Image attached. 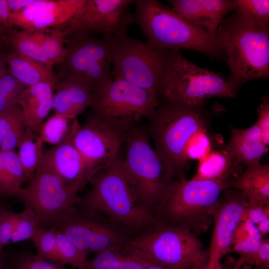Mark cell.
<instances>
[{"label": "cell", "mask_w": 269, "mask_h": 269, "mask_svg": "<svg viewBox=\"0 0 269 269\" xmlns=\"http://www.w3.org/2000/svg\"><path fill=\"white\" fill-rule=\"evenodd\" d=\"M223 20L217 35L227 57L228 81L237 92L245 82L269 75V31L236 8Z\"/></svg>", "instance_id": "6da1fadb"}, {"label": "cell", "mask_w": 269, "mask_h": 269, "mask_svg": "<svg viewBox=\"0 0 269 269\" xmlns=\"http://www.w3.org/2000/svg\"><path fill=\"white\" fill-rule=\"evenodd\" d=\"M120 157L93 176L89 182L91 188L78 204L109 218L135 237L160 220L155 211L137 199L121 170Z\"/></svg>", "instance_id": "7a4b0ae2"}, {"label": "cell", "mask_w": 269, "mask_h": 269, "mask_svg": "<svg viewBox=\"0 0 269 269\" xmlns=\"http://www.w3.org/2000/svg\"><path fill=\"white\" fill-rule=\"evenodd\" d=\"M134 3V19L151 46L164 50L191 49L212 57L223 52L217 34L190 23L158 0Z\"/></svg>", "instance_id": "3957f363"}, {"label": "cell", "mask_w": 269, "mask_h": 269, "mask_svg": "<svg viewBox=\"0 0 269 269\" xmlns=\"http://www.w3.org/2000/svg\"><path fill=\"white\" fill-rule=\"evenodd\" d=\"M230 179L173 180L155 207L160 220L182 227L195 235L206 232L213 223V212Z\"/></svg>", "instance_id": "277c9868"}, {"label": "cell", "mask_w": 269, "mask_h": 269, "mask_svg": "<svg viewBox=\"0 0 269 269\" xmlns=\"http://www.w3.org/2000/svg\"><path fill=\"white\" fill-rule=\"evenodd\" d=\"M124 142L125 154L119 161L121 170L139 201L155 212L173 181V172L141 129L133 128L126 134Z\"/></svg>", "instance_id": "5b68a950"}, {"label": "cell", "mask_w": 269, "mask_h": 269, "mask_svg": "<svg viewBox=\"0 0 269 269\" xmlns=\"http://www.w3.org/2000/svg\"><path fill=\"white\" fill-rule=\"evenodd\" d=\"M149 134L155 150L169 165L174 176L183 178L188 166L186 144L197 131L205 128L199 107L167 103L159 106L148 118Z\"/></svg>", "instance_id": "8992f818"}, {"label": "cell", "mask_w": 269, "mask_h": 269, "mask_svg": "<svg viewBox=\"0 0 269 269\" xmlns=\"http://www.w3.org/2000/svg\"><path fill=\"white\" fill-rule=\"evenodd\" d=\"M159 106L157 94L113 79L92 90L89 115L126 135Z\"/></svg>", "instance_id": "52a82bcc"}, {"label": "cell", "mask_w": 269, "mask_h": 269, "mask_svg": "<svg viewBox=\"0 0 269 269\" xmlns=\"http://www.w3.org/2000/svg\"><path fill=\"white\" fill-rule=\"evenodd\" d=\"M236 93L228 79L195 65L178 51L165 70L158 95L167 103L199 107L208 98Z\"/></svg>", "instance_id": "ba28073f"}, {"label": "cell", "mask_w": 269, "mask_h": 269, "mask_svg": "<svg viewBox=\"0 0 269 269\" xmlns=\"http://www.w3.org/2000/svg\"><path fill=\"white\" fill-rule=\"evenodd\" d=\"M111 41L113 80H124L158 95L165 70L179 50L158 49L127 34L112 36Z\"/></svg>", "instance_id": "9c48e42d"}, {"label": "cell", "mask_w": 269, "mask_h": 269, "mask_svg": "<svg viewBox=\"0 0 269 269\" xmlns=\"http://www.w3.org/2000/svg\"><path fill=\"white\" fill-rule=\"evenodd\" d=\"M65 32V54L55 65L59 81L78 80L93 90L113 79L112 36L97 38L80 31Z\"/></svg>", "instance_id": "30bf717a"}, {"label": "cell", "mask_w": 269, "mask_h": 269, "mask_svg": "<svg viewBox=\"0 0 269 269\" xmlns=\"http://www.w3.org/2000/svg\"><path fill=\"white\" fill-rule=\"evenodd\" d=\"M50 228L62 232L88 256L126 249L134 237L109 218L79 204L58 216Z\"/></svg>", "instance_id": "8fae6325"}, {"label": "cell", "mask_w": 269, "mask_h": 269, "mask_svg": "<svg viewBox=\"0 0 269 269\" xmlns=\"http://www.w3.org/2000/svg\"><path fill=\"white\" fill-rule=\"evenodd\" d=\"M129 247L140 251L154 265L168 266L209 257L196 235L179 226L158 222L133 237Z\"/></svg>", "instance_id": "7c38bea8"}, {"label": "cell", "mask_w": 269, "mask_h": 269, "mask_svg": "<svg viewBox=\"0 0 269 269\" xmlns=\"http://www.w3.org/2000/svg\"><path fill=\"white\" fill-rule=\"evenodd\" d=\"M79 192L41 160L18 198L35 215L40 227L47 229L58 216L80 203Z\"/></svg>", "instance_id": "4fadbf2b"}, {"label": "cell", "mask_w": 269, "mask_h": 269, "mask_svg": "<svg viewBox=\"0 0 269 269\" xmlns=\"http://www.w3.org/2000/svg\"><path fill=\"white\" fill-rule=\"evenodd\" d=\"M134 0H85L84 3L66 23L58 28L65 31H77L103 36L127 34L134 20L129 10Z\"/></svg>", "instance_id": "5bb4252c"}, {"label": "cell", "mask_w": 269, "mask_h": 269, "mask_svg": "<svg viewBox=\"0 0 269 269\" xmlns=\"http://www.w3.org/2000/svg\"><path fill=\"white\" fill-rule=\"evenodd\" d=\"M125 135L88 115L71 139L87 161L99 172L110 166L120 156Z\"/></svg>", "instance_id": "9a60e30c"}, {"label": "cell", "mask_w": 269, "mask_h": 269, "mask_svg": "<svg viewBox=\"0 0 269 269\" xmlns=\"http://www.w3.org/2000/svg\"><path fill=\"white\" fill-rule=\"evenodd\" d=\"M223 192L213 212L214 228L207 262L211 266L221 264L222 258L231 253L233 235L248 205L247 199L239 191L227 188Z\"/></svg>", "instance_id": "2e32d148"}, {"label": "cell", "mask_w": 269, "mask_h": 269, "mask_svg": "<svg viewBox=\"0 0 269 269\" xmlns=\"http://www.w3.org/2000/svg\"><path fill=\"white\" fill-rule=\"evenodd\" d=\"M71 138L43 151L41 160L66 184L80 191L98 171L82 155Z\"/></svg>", "instance_id": "e0dca14e"}, {"label": "cell", "mask_w": 269, "mask_h": 269, "mask_svg": "<svg viewBox=\"0 0 269 269\" xmlns=\"http://www.w3.org/2000/svg\"><path fill=\"white\" fill-rule=\"evenodd\" d=\"M171 8L190 23L216 34L224 16L236 9L234 0H171Z\"/></svg>", "instance_id": "ac0fdd59"}, {"label": "cell", "mask_w": 269, "mask_h": 269, "mask_svg": "<svg viewBox=\"0 0 269 269\" xmlns=\"http://www.w3.org/2000/svg\"><path fill=\"white\" fill-rule=\"evenodd\" d=\"M85 0H38L29 7L28 30L59 27L76 13Z\"/></svg>", "instance_id": "d6986e66"}, {"label": "cell", "mask_w": 269, "mask_h": 269, "mask_svg": "<svg viewBox=\"0 0 269 269\" xmlns=\"http://www.w3.org/2000/svg\"><path fill=\"white\" fill-rule=\"evenodd\" d=\"M56 88L45 82L30 86L17 101L22 109L27 128L37 135H39L44 119L53 109Z\"/></svg>", "instance_id": "ffe728a7"}, {"label": "cell", "mask_w": 269, "mask_h": 269, "mask_svg": "<svg viewBox=\"0 0 269 269\" xmlns=\"http://www.w3.org/2000/svg\"><path fill=\"white\" fill-rule=\"evenodd\" d=\"M231 137L224 148L240 163L247 167L258 164L269 146L263 142L261 130L256 123L245 129L230 126Z\"/></svg>", "instance_id": "44dd1931"}, {"label": "cell", "mask_w": 269, "mask_h": 269, "mask_svg": "<svg viewBox=\"0 0 269 269\" xmlns=\"http://www.w3.org/2000/svg\"><path fill=\"white\" fill-rule=\"evenodd\" d=\"M228 188L240 192L249 206L269 205V164L247 167L243 173L230 179Z\"/></svg>", "instance_id": "7402d4cb"}, {"label": "cell", "mask_w": 269, "mask_h": 269, "mask_svg": "<svg viewBox=\"0 0 269 269\" xmlns=\"http://www.w3.org/2000/svg\"><path fill=\"white\" fill-rule=\"evenodd\" d=\"M92 89L75 80H59L53 101L55 113L76 119L92 102Z\"/></svg>", "instance_id": "603a6c76"}, {"label": "cell", "mask_w": 269, "mask_h": 269, "mask_svg": "<svg viewBox=\"0 0 269 269\" xmlns=\"http://www.w3.org/2000/svg\"><path fill=\"white\" fill-rule=\"evenodd\" d=\"M6 63L9 73L27 87L45 82L56 87L59 82L53 68L9 49L6 53Z\"/></svg>", "instance_id": "cb8c5ba5"}, {"label": "cell", "mask_w": 269, "mask_h": 269, "mask_svg": "<svg viewBox=\"0 0 269 269\" xmlns=\"http://www.w3.org/2000/svg\"><path fill=\"white\" fill-rule=\"evenodd\" d=\"M154 265L140 251L128 247L121 250H107L87 260L83 269H142Z\"/></svg>", "instance_id": "d4e9b609"}, {"label": "cell", "mask_w": 269, "mask_h": 269, "mask_svg": "<svg viewBox=\"0 0 269 269\" xmlns=\"http://www.w3.org/2000/svg\"><path fill=\"white\" fill-rule=\"evenodd\" d=\"M240 164L225 148L212 150L199 160L197 171L191 179L211 180L231 179L236 175L235 173Z\"/></svg>", "instance_id": "484cf974"}, {"label": "cell", "mask_w": 269, "mask_h": 269, "mask_svg": "<svg viewBox=\"0 0 269 269\" xmlns=\"http://www.w3.org/2000/svg\"><path fill=\"white\" fill-rule=\"evenodd\" d=\"M25 180L17 152L0 150V198H18Z\"/></svg>", "instance_id": "4316f807"}, {"label": "cell", "mask_w": 269, "mask_h": 269, "mask_svg": "<svg viewBox=\"0 0 269 269\" xmlns=\"http://www.w3.org/2000/svg\"><path fill=\"white\" fill-rule=\"evenodd\" d=\"M8 48L21 55L53 68L45 55L36 31L10 28L4 36Z\"/></svg>", "instance_id": "83f0119b"}, {"label": "cell", "mask_w": 269, "mask_h": 269, "mask_svg": "<svg viewBox=\"0 0 269 269\" xmlns=\"http://www.w3.org/2000/svg\"><path fill=\"white\" fill-rule=\"evenodd\" d=\"M27 127L20 106L16 104L0 114V150L18 147Z\"/></svg>", "instance_id": "f1b7e54d"}, {"label": "cell", "mask_w": 269, "mask_h": 269, "mask_svg": "<svg viewBox=\"0 0 269 269\" xmlns=\"http://www.w3.org/2000/svg\"><path fill=\"white\" fill-rule=\"evenodd\" d=\"M263 239L255 225L249 220L242 221L233 235L231 252L238 254L244 263L254 265Z\"/></svg>", "instance_id": "f546056e"}, {"label": "cell", "mask_w": 269, "mask_h": 269, "mask_svg": "<svg viewBox=\"0 0 269 269\" xmlns=\"http://www.w3.org/2000/svg\"><path fill=\"white\" fill-rule=\"evenodd\" d=\"M43 141L28 128L18 144L17 152L26 179L32 177L42 158Z\"/></svg>", "instance_id": "4dcf8cb0"}, {"label": "cell", "mask_w": 269, "mask_h": 269, "mask_svg": "<svg viewBox=\"0 0 269 269\" xmlns=\"http://www.w3.org/2000/svg\"><path fill=\"white\" fill-rule=\"evenodd\" d=\"M79 125L77 118L55 113L43 123L38 135L43 142L55 145L72 137Z\"/></svg>", "instance_id": "1f68e13d"}, {"label": "cell", "mask_w": 269, "mask_h": 269, "mask_svg": "<svg viewBox=\"0 0 269 269\" xmlns=\"http://www.w3.org/2000/svg\"><path fill=\"white\" fill-rule=\"evenodd\" d=\"M35 31L43 51L53 67L62 60L65 54L66 33L56 28Z\"/></svg>", "instance_id": "d6a6232c"}, {"label": "cell", "mask_w": 269, "mask_h": 269, "mask_svg": "<svg viewBox=\"0 0 269 269\" xmlns=\"http://www.w3.org/2000/svg\"><path fill=\"white\" fill-rule=\"evenodd\" d=\"M54 229L56 234L58 264L63 266L71 265L78 269H83L88 260V255L80 250L62 232Z\"/></svg>", "instance_id": "836d02e7"}, {"label": "cell", "mask_w": 269, "mask_h": 269, "mask_svg": "<svg viewBox=\"0 0 269 269\" xmlns=\"http://www.w3.org/2000/svg\"><path fill=\"white\" fill-rule=\"evenodd\" d=\"M27 87L15 79L6 70L0 78V114L17 104Z\"/></svg>", "instance_id": "e575fe53"}, {"label": "cell", "mask_w": 269, "mask_h": 269, "mask_svg": "<svg viewBox=\"0 0 269 269\" xmlns=\"http://www.w3.org/2000/svg\"><path fill=\"white\" fill-rule=\"evenodd\" d=\"M32 240L36 248L37 256L59 264L56 234L54 228H38Z\"/></svg>", "instance_id": "d590c367"}, {"label": "cell", "mask_w": 269, "mask_h": 269, "mask_svg": "<svg viewBox=\"0 0 269 269\" xmlns=\"http://www.w3.org/2000/svg\"><path fill=\"white\" fill-rule=\"evenodd\" d=\"M236 8L259 25L268 27L269 0H234Z\"/></svg>", "instance_id": "8d00e7d4"}, {"label": "cell", "mask_w": 269, "mask_h": 269, "mask_svg": "<svg viewBox=\"0 0 269 269\" xmlns=\"http://www.w3.org/2000/svg\"><path fill=\"white\" fill-rule=\"evenodd\" d=\"M39 227V223L34 213L24 208L22 211L17 213L15 225L10 243H16L32 239Z\"/></svg>", "instance_id": "74e56055"}, {"label": "cell", "mask_w": 269, "mask_h": 269, "mask_svg": "<svg viewBox=\"0 0 269 269\" xmlns=\"http://www.w3.org/2000/svg\"><path fill=\"white\" fill-rule=\"evenodd\" d=\"M212 150L211 141L206 128L194 133L188 140L185 149L188 159L200 160Z\"/></svg>", "instance_id": "f35d334b"}, {"label": "cell", "mask_w": 269, "mask_h": 269, "mask_svg": "<svg viewBox=\"0 0 269 269\" xmlns=\"http://www.w3.org/2000/svg\"><path fill=\"white\" fill-rule=\"evenodd\" d=\"M11 269H67L61 265L32 254H24L14 261Z\"/></svg>", "instance_id": "ab89813d"}, {"label": "cell", "mask_w": 269, "mask_h": 269, "mask_svg": "<svg viewBox=\"0 0 269 269\" xmlns=\"http://www.w3.org/2000/svg\"><path fill=\"white\" fill-rule=\"evenodd\" d=\"M17 213L2 207L0 209V249L11 242Z\"/></svg>", "instance_id": "60d3db41"}, {"label": "cell", "mask_w": 269, "mask_h": 269, "mask_svg": "<svg viewBox=\"0 0 269 269\" xmlns=\"http://www.w3.org/2000/svg\"><path fill=\"white\" fill-rule=\"evenodd\" d=\"M258 120L257 124L262 134L264 143L269 145V98L268 95L263 97L258 109Z\"/></svg>", "instance_id": "b9f144b4"}, {"label": "cell", "mask_w": 269, "mask_h": 269, "mask_svg": "<svg viewBox=\"0 0 269 269\" xmlns=\"http://www.w3.org/2000/svg\"><path fill=\"white\" fill-rule=\"evenodd\" d=\"M267 215H269V205H247L243 213L242 221L249 220L256 226Z\"/></svg>", "instance_id": "7bdbcfd3"}, {"label": "cell", "mask_w": 269, "mask_h": 269, "mask_svg": "<svg viewBox=\"0 0 269 269\" xmlns=\"http://www.w3.org/2000/svg\"><path fill=\"white\" fill-rule=\"evenodd\" d=\"M257 269L269 268V240L263 239L261 245L257 252L255 264Z\"/></svg>", "instance_id": "ee69618b"}, {"label": "cell", "mask_w": 269, "mask_h": 269, "mask_svg": "<svg viewBox=\"0 0 269 269\" xmlns=\"http://www.w3.org/2000/svg\"><path fill=\"white\" fill-rule=\"evenodd\" d=\"M11 14L7 0H0V26L12 27L10 23Z\"/></svg>", "instance_id": "f6af8a7d"}, {"label": "cell", "mask_w": 269, "mask_h": 269, "mask_svg": "<svg viewBox=\"0 0 269 269\" xmlns=\"http://www.w3.org/2000/svg\"><path fill=\"white\" fill-rule=\"evenodd\" d=\"M196 262L188 261L175 265L165 266L152 265L148 266L142 269H191V268Z\"/></svg>", "instance_id": "bcb514c9"}, {"label": "cell", "mask_w": 269, "mask_h": 269, "mask_svg": "<svg viewBox=\"0 0 269 269\" xmlns=\"http://www.w3.org/2000/svg\"><path fill=\"white\" fill-rule=\"evenodd\" d=\"M37 0H7L9 9L11 13L35 4Z\"/></svg>", "instance_id": "7dc6e473"}, {"label": "cell", "mask_w": 269, "mask_h": 269, "mask_svg": "<svg viewBox=\"0 0 269 269\" xmlns=\"http://www.w3.org/2000/svg\"><path fill=\"white\" fill-rule=\"evenodd\" d=\"M208 258L209 257H206L198 261L194 264L191 269H227L225 263H221L215 266L208 265L207 264Z\"/></svg>", "instance_id": "c3c4849f"}, {"label": "cell", "mask_w": 269, "mask_h": 269, "mask_svg": "<svg viewBox=\"0 0 269 269\" xmlns=\"http://www.w3.org/2000/svg\"><path fill=\"white\" fill-rule=\"evenodd\" d=\"M227 269H241L244 263V261L241 258H234L231 256H228L225 262Z\"/></svg>", "instance_id": "681fc988"}, {"label": "cell", "mask_w": 269, "mask_h": 269, "mask_svg": "<svg viewBox=\"0 0 269 269\" xmlns=\"http://www.w3.org/2000/svg\"><path fill=\"white\" fill-rule=\"evenodd\" d=\"M8 49L6 46L0 47V78L6 70V53Z\"/></svg>", "instance_id": "f907efd6"}, {"label": "cell", "mask_w": 269, "mask_h": 269, "mask_svg": "<svg viewBox=\"0 0 269 269\" xmlns=\"http://www.w3.org/2000/svg\"><path fill=\"white\" fill-rule=\"evenodd\" d=\"M262 236L267 235L269 233V215H267L262 221L256 226Z\"/></svg>", "instance_id": "816d5d0a"}, {"label": "cell", "mask_w": 269, "mask_h": 269, "mask_svg": "<svg viewBox=\"0 0 269 269\" xmlns=\"http://www.w3.org/2000/svg\"><path fill=\"white\" fill-rule=\"evenodd\" d=\"M12 27L0 26V47L5 45L4 38L8 30Z\"/></svg>", "instance_id": "f5cc1de1"}, {"label": "cell", "mask_w": 269, "mask_h": 269, "mask_svg": "<svg viewBox=\"0 0 269 269\" xmlns=\"http://www.w3.org/2000/svg\"><path fill=\"white\" fill-rule=\"evenodd\" d=\"M4 258L5 255L4 250L0 249V269H4Z\"/></svg>", "instance_id": "db71d44e"}, {"label": "cell", "mask_w": 269, "mask_h": 269, "mask_svg": "<svg viewBox=\"0 0 269 269\" xmlns=\"http://www.w3.org/2000/svg\"><path fill=\"white\" fill-rule=\"evenodd\" d=\"M2 207L1 206V204H0V209Z\"/></svg>", "instance_id": "11a10c76"}]
</instances>
